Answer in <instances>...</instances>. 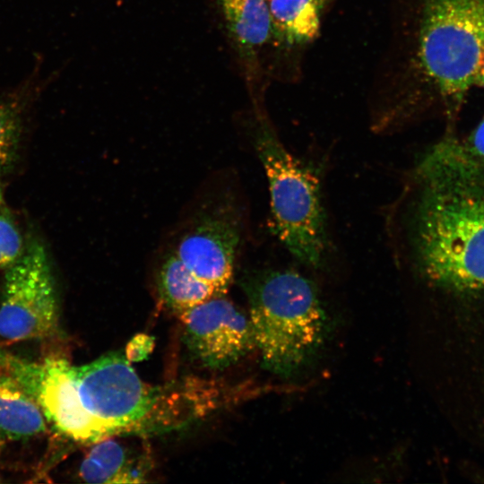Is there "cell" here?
Masks as SVG:
<instances>
[{
	"label": "cell",
	"mask_w": 484,
	"mask_h": 484,
	"mask_svg": "<svg viewBox=\"0 0 484 484\" xmlns=\"http://www.w3.org/2000/svg\"><path fill=\"white\" fill-rule=\"evenodd\" d=\"M0 367L18 381L60 433L85 444L112 436L82 404L66 359L48 358L34 363L0 354Z\"/></svg>",
	"instance_id": "52a82bcc"
},
{
	"label": "cell",
	"mask_w": 484,
	"mask_h": 484,
	"mask_svg": "<svg viewBox=\"0 0 484 484\" xmlns=\"http://www.w3.org/2000/svg\"><path fill=\"white\" fill-rule=\"evenodd\" d=\"M458 142L466 155L484 163V117L465 139Z\"/></svg>",
	"instance_id": "2e32d148"
},
{
	"label": "cell",
	"mask_w": 484,
	"mask_h": 484,
	"mask_svg": "<svg viewBox=\"0 0 484 484\" xmlns=\"http://www.w3.org/2000/svg\"><path fill=\"white\" fill-rule=\"evenodd\" d=\"M153 346L151 337L140 334L130 341L126 349V358L129 361L142 360L150 352Z\"/></svg>",
	"instance_id": "e0dca14e"
},
{
	"label": "cell",
	"mask_w": 484,
	"mask_h": 484,
	"mask_svg": "<svg viewBox=\"0 0 484 484\" xmlns=\"http://www.w3.org/2000/svg\"><path fill=\"white\" fill-rule=\"evenodd\" d=\"M255 347L264 367L294 373L321 345L326 315L315 286L291 270L272 271L243 282Z\"/></svg>",
	"instance_id": "7a4b0ae2"
},
{
	"label": "cell",
	"mask_w": 484,
	"mask_h": 484,
	"mask_svg": "<svg viewBox=\"0 0 484 484\" xmlns=\"http://www.w3.org/2000/svg\"><path fill=\"white\" fill-rule=\"evenodd\" d=\"M0 304V337L10 341L45 338L57 327L55 281L45 246L30 240L6 268Z\"/></svg>",
	"instance_id": "8992f818"
},
{
	"label": "cell",
	"mask_w": 484,
	"mask_h": 484,
	"mask_svg": "<svg viewBox=\"0 0 484 484\" xmlns=\"http://www.w3.org/2000/svg\"><path fill=\"white\" fill-rule=\"evenodd\" d=\"M407 216L411 260L430 287L484 302V163L445 137L419 158Z\"/></svg>",
	"instance_id": "6da1fadb"
},
{
	"label": "cell",
	"mask_w": 484,
	"mask_h": 484,
	"mask_svg": "<svg viewBox=\"0 0 484 484\" xmlns=\"http://www.w3.org/2000/svg\"><path fill=\"white\" fill-rule=\"evenodd\" d=\"M22 238L8 210L0 203V269L8 268L23 252Z\"/></svg>",
	"instance_id": "9a60e30c"
},
{
	"label": "cell",
	"mask_w": 484,
	"mask_h": 484,
	"mask_svg": "<svg viewBox=\"0 0 484 484\" xmlns=\"http://www.w3.org/2000/svg\"><path fill=\"white\" fill-rule=\"evenodd\" d=\"M254 143L268 180L273 232L298 262L320 266L328 234L316 174L284 147L266 122L257 126Z\"/></svg>",
	"instance_id": "3957f363"
},
{
	"label": "cell",
	"mask_w": 484,
	"mask_h": 484,
	"mask_svg": "<svg viewBox=\"0 0 484 484\" xmlns=\"http://www.w3.org/2000/svg\"><path fill=\"white\" fill-rule=\"evenodd\" d=\"M272 39L286 48L313 41L320 31L325 0H268Z\"/></svg>",
	"instance_id": "8fae6325"
},
{
	"label": "cell",
	"mask_w": 484,
	"mask_h": 484,
	"mask_svg": "<svg viewBox=\"0 0 484 484\" xmlns=\"http://www.w3.org/2000/svg\"><path fill=\"white\" fill-rule=\"evenodd\" d=\"M80 401L111 435L160 428L168 410L162 391L144 384L127 358L110 352L94 361L72 366Z\"/></svg>",
	"instance_id": "5b68a950"
},
{
	"label": "cell",
	"mask_w": 484,
	"mask_h": 484,
	"mask_svg": "<svg viewBox=\"0 0 484 484\" xmlns=\"http://www.w3.org/2000/svg\"><path fill=\"white\" fill-rule=\"evenodd\" d=\"M3 203L2 192L0 190V203Z\"/></svg>",
	"instance_id": "ffe728a7"
},
{
	"label": "cell",
	"mask_w": 484,
	"mask_h": 484,
	"mask_svg": "<svg viewBox=\"0 0 484 484\" xmlns=\"http://www.w3.org/2000/svg\"><path fill=\"white\" fill-rule=\"evenodd\" d=\"M4 440H5L4 436L0 432V453L4 445Z\"/></svg>",
	"instance_id": "d6986e66"
},
{
	"label": "cell",
	"mask_w": 484,
	"mask_h": 484,
	"mask_svg": "<svg viewBox=\"0 0 484 484\" xmlns=\"http://www.w3.org/2000/svg\"><path fill=\"white\" fill-rule=\"evenodd\" d=\"M228 30L246 54L272 39L268 0H218Z\"/></svg>",
	"instance_id": "5bb4252c"
},
{
	"label": "cell",
	"mask_w": 484,
	"mask_h": 484,
	"mask_svg": "<svg viewBox=\"0 0 484 484\" xmlns=\"http://www.w3.org/2000/svg\"><path fill=\"white\" fill-rule=\"evenodd\" d=\"M179 319L189 351L210 368L228 367L255 347L250 318L224 296L194 307Z\"/></svg>",
	"instance_id": "9c48e42d"
},
{
	"label": "cell",
	"mask_w": 484,
	"mask_h": 484,
	"mask_svg": "<svg viewBox=\"0 0 484 484\" xmlns=\"http://www.w3.org/2000/svg\"><path fill=\"white\" fill-rule=\"evenodd\" d=\"M475 83H477L480 86L484 87V51H483L480 64L477 75L475 78Z\"/></svg>",
	"instance_id": "ac0fdd59"
},
{
	"label": "cell",
	"mask_w": 484,
	"mask_h": 484,
	"mask_svg": "<svg viewBox=\"0 0 484 484\" xmlns=\"http://www.w3.org/2000/svg\"><path fill=\"white\" fill-rule=\"evenodd\" d=\"M46 418L18 381L0 367V432L12 440L46 430Z\"/></svg>",
	"instance_id": "4fadbf2b"
},
{
	"label": "cell",
	"mask_w": 484,
	"mask_h": 484,
	"mask_svg": "<svg viewBox=\"0 0 484 484\" xmlns=\"http://www.w3.org/2000/svg\"><path fill=\"white\" fill-rule=\"evenodd\" d=\"M43 63L37 55L25 77L15 85L0 88V169L13 160L32 105L57 78V71L44 73Z\"/></svg>",
	"instance_id": "30bf717a"
},
{
	"label": "cell",
	"mask_w": 484,
	"mask_h": 484,
	"mask_svg": "<svg viewBox=\"0 0 484 484\" xmlns=\"http://www.w3.org/2000/svg\"><path fill=\"white\" fill-rule=\"evenodd\" d=\"M239 238L237 220L229 212L210 214L182 237L160 270L211 298L224 296L232 281Z\"/></svg>",
	"instance_id": "ba28073f"
},
{
	"label": "cell",
	"mask_w": 484,
	"mask_h": 484,
	"mask_svg": "<svg viewBox=\"0 0 484 484\" xmlns=\"http://www.w3.org/2000/svg\"><path fill=\"white\" fill-rule=\"evenodd\" d=\"M484 51V0H427L418 39L426 76L458 107L475 78Z\"/></svg>",
	"instance_id": "277c9868"
},
{
	"label": "cell",
	"mask_w": 484,
	"mask_h": 484,
	"mask_svg": "<svg viewBox=\"0 0 484 484\" xmlns=\"http://www.w3.org/2000/svg\"><path fill=\"white\" fill-rule=\"evenodd\" d=\"M146 468L117 441L105 438L93 445L82 460L80 476L87 483H142Z\"/></svg>",
	"instance_id": "7c38bea8"
}]
</instances>
